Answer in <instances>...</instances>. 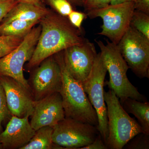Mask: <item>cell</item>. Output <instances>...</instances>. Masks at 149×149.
I'll use <instances>...</instances> for the list:
<instances>
[{
	"mask_svg": "<svg viewBox=\"0 0 149 149\" xmlns=\"http://www.w3.org/2000/svg\"><path fill=\"white\" fill-rule=\"evenodd\" d=\"M127 113H131L138 119L143 133L149 135V103L128 98L120 103Z\"/></svg>",
	"mask_w": 149,
	"mask_h": 149,
	"instance_id": "16",
	"label": "cell"
},
{
	"mask_svg": "<svg viewBox=\"0 0 149 149\" xmlns=\"http://www.w3.org/2000/svg\"><path fill=\"white\" fill-rule=\"evenodd\" d=\"M133 0H111L110 4L115 5L121 3L125 2L130 1Z\"/></svg>",
	"mask_w": 149,
	"mask_h": 149,
	"instance_id": "31",
	"label": "cell"
},
{
	"mask_svg": "<svg viewBox=\"0 0 149 149\" xmlns=\"http://www.w3.org/2000/svg\"><path fill=\"white\" fill-rule=\"evenodd\" d=\"M107 72L106 67L100 52L97 54L90 75L82 83L83 90L97 113L98 129L106 144L108 136V127L104 87Z\"/></svg>",
	"mask_w": 149,
	"mask_h": 149,
	"instance_id": "7",
	"label": "cell"
},
{
	"mask_svg": "<svg viewBox=\"0 0 149 149\" xmlns=\"http://www.w3.org/2000/svg\"><path fill=\"white\" fill-rule=\"evenodd\" d=\"M27 81L35 101L53 93H60L62 84L61 70L54 56L36 67Z\"/></svg>",
	"mask_w": 149,
	"mask_h": 149,
	"instance_id": "10",
	"label": "cell"
},
{
	"mask_svg": "<svg viewBox=\"0 0 149 149\" xmlns=\"http://www.w3.org/2000/svg\"><path fill=\"white\" fill-rule=\"evenodd\" d=\"M135 6L133 1L109 4L102 8L87 12L91 19L100 17L103 20L101 32L98 35L107 37L111 42L117 45L130 27Z\"/></svg>",
	"mask_w": 149,
	"mask_h": 149,
	"instance_id": "5",
	"label": "cell"
},
{
	"mask_svg": "<svg viewBox=\"0 0 149 149\" xmlns=\"http://www.w3.org/2000/svg\"><path fill=\"white\" fill-rule=\"evenodd\" d=\"M136 10L149 15V0H133Z\"/></svg>",
	"mask_w": 149,
	"mask_h": 149,
	"instance_id": "28",
	"label": "cell"
},
{
	"mask_svg": "<svg viewBox=\"0 0 149 149\" xmlns=\"http://www.w3.org/2000/svg\"><path fill=\"white\" fill-rule=\"evenodd\" d=\"M123 58L137 77H149V39L130 26L116 45Z\"/></svg>",
	"mask_w": 149,
	"mask_h": 149,
	"instance_id": "6",
	"label": "cell"
},
{
	"mask_svg": "<svg viewBox=\"0 0 149 149\" xmlns=\"http://www.w3.org/2000/svg\"><path fill=\"white\" fill-rule=\"evenodd\" d=\"M30 124L37 130L41 127H54L65 118L60 93H56L35 101Z\"/></svg>",
	"mask_w": 149,
	"mask_h": 149,
	"instance_id": "13",
	"label": "cell"
},
{
	"mask_svg": "<svg viewBox=\"0 0 149 149\" xmlns=\"http://www.w3.org/2000/svg\"><path fill=\"white\" fill-rule=\"evenodd\" d=\"M106 40V44L101 40H96L95 42L100 50L101 56L109 73V80L107 83L109 88L115 93L120 103L128 98L139 101H148L146 97L139 93L128 79L127 73L129 67L117 45Z\"/></svg>",
	"mask_w": 149,
	"mask_h": 149,
	"instance_id": "3",
	"label": "cell"
},
{
	"mask_svg": "<svg viewBox=\"0 0 149 149\" xmlns=\"http://www.w3.org/2000/svg\"><path fill=\"white\" fill-rule=\"evenodd\" d=\"M130 26L149 39V15L135 10L130 20Z\"/></svg>",
	"mask_w": 149,
	"mask_h": 149,
	"instance_id": "19",
	"label": "cell"
},
{
	"mask_svg": "<svg viewBox=\"0 0 149 149\" xmlns=\"http://www.w3.org/2000/svg\"><path fill=\"white\" fill-rule=\"evenodd\" d=\"M61 70V90L65 117L73 118L97 127V113L85 93L82 83L75 80L68 71L65 63L63 51L54 55Z\"/></svg>",
	"mask_w": 149,
	"mask_h": 149,
	"instance_id": "2",
	"label": "cell"
},
{
	"mask_svg": "<svg viewBox=\"0 0 149 149\" xmlns=\"http://www.w3.org/2000/svg\"><path fill=\"white\" fill-rule=\"evenodd\" d=\"M24 37L0 35V58L15 49L21 43Z\"/></svg>",
	"mask_w": 149,
	"mask_h": 149,
	"instance_id": "20",
	"label": "cell"
},
{
	"mask_svg": "<svg viewBox=\"0 0 149 149\" xmlns=\"http://www.w3.org/2000/svg\"><path fill=\"white\" fill-rule=\"evenodd\" d=\"M40 22L16 20L0 24V35L24 37Z\"/></svg>",
	"mask_w": 149,
	"mask_h": 149,
	"instance_id": "18",
	"label": "cell"
},
{
	"mask_svg": "<svg viewBox=\"0 0 149 149\" xmlns=\"http://www.w3.org/2000/svg\"><path fill=\"white\" fill-rule=\"evenodd\" d=\"M80 149H107V147L100 134L93 143Z\"/></svg>",
	"mask_w": 149,
	"mask_h": 149,
	"instance_id": "27",
	"label": "cell"
},
{
	"mask_svg": "<svg viewBox=\"0 0 149 149\" xmlns=\"http://www.w3.org/2000/svg\"><path fill=\"white\" fill-rule=\"evenodd\" d=\"M48 3L62 16L67 17L73 10L72 5L67 0H47Z\"/></svg>",
	"mask_w": 149,
	"mask_h": 149,
	"instance_id": "22",
	"label": "cell"
},
{
	"mask_svg": "<svg viewBox=\"0 0 149 149\" xmlns=\"http://www.w3.org/2000/svg\"><path fill=\"white\" fill-rule=\"evenodd\" d=\"M53 142L63 149H80L93 143L100 134L97 127L65 117L53 127Z\"/></svg>",
	"mask_w": 149,
	"mask_h": 149,
	"instance_id": "9",
	"label": "cell"
},
{
	"mask_svg": "<svg viewBox=\"0 0 149 149\" xmlns=\"http://www.w3.org/2000/svg\"><path fill=\"white\" fill-rule=\"evenodd\" d=\"M87 17V14L74 10L67 17L70 23L74 27L79 29H82L81 26L83 22Z\"/></svg>",
	"mask_w": 149,
	"mask_h": 149,
	"instance_id": "24",
	"label": "cell"
},
{
	"mask_svg": "<svg viewBox=\"0 0 149 149\" xmlns=\"http://www.w3.org/2000/svg\"><path fill=\"white\" fill-rule=\"evenodd\" d=\"M111 0H83V6L85 11L105 7L110 4Z\"/></svg>",
	"mask_w": 149,
	"mask_h": 149,
	"instance_id": "25",
	"label": "cell"
},
{
	"mask_svg": "<svg viewBox=\"0 0 149 149\" xmlns=\"http://www.w3.org/2000/svg\"><path fill=\"white\" fill-rule=\"evenodd\" d=\"M41 33L27 68L36 67L44 60L87 40L66 17L51 11L40 20Z\"/></svg>",
	"mask_w": 149,
	"mask_h": 149,
	"instance_id": "1",
	"label": "cell"
},
{
	"mask_svg": "<svg viewBox=\"0 0 149 149\" xmlns=\"http://www.w3.org/2000/svg\"><path fill=\"white\" fill-rule=\"evenodd\" d=\"M72 5L83 6V0H67Z\"/></svg>",
	"mask_w": 149,
	"mask_h": 149,
	"instance_id": "30",
	"label": "cell"
},
{
	"mask_svg": "<svg viewBox=\"0 0 149 149\" xmlns=\"http://www.w3.org/2000/svg\"><path fill=\"white\" fill-rule=\"evenodd\" d=\"M10 114L4 91L2 86L0 84V133L3 131V122L10 117Z\"/></svg>",
	"mask_w": 149,
	"mask_h": 149,
	"instance_id": "23",
	"label": "cell"
},
{
	"mask_svg": "<svg viewBox=\"0 0 149 149\" xmlns=\"http://www.w3.org/2000/svg\"><path fill=\"white\" fill-rule=\"evenodd\" d=\"M18 2L17 0H0V24L7 14Z\"/></svg>",
	"mask_w": 149,
	"mask_h": 149,
	"instance_id": "26",
	"label": "cell"
},
{
	"mask_svg": "<svg viewBox=\"0 0 149 149\" xmlns=\"http://www.w3.org/2000/svg\"><path fill=\"white\" fill-rule=\"evenodd\" d=\"M123 149H149V135L143 132L137 134L126 143Z\"/></svg>",
	"mask_w": 149,
	"mask_h": 149,
	"instance_id": "21",
	"label": "cell"
},
{
	"mask_svg": "<svg viewBox=\"0 0 149 149\" xmlns=\"http://www.w3.org/2000/svg\"><path fill=\"white\" fill-rule=\"evenodd\" d=\"M49 11L42 6L18 2L7 14L1 24L9 23L16 19L40 22Z\"/></svg>",
	"mask_w": 149,
	"mask_h": 149,
	"instance_id": "15",
	"label": "cell"
},
{
	"mask_svg": "<svg viewBox=\"0 0 149 149\" xmlns=\"http://www.w3.org/2000/svg\"><path fill=\"white\" fill-rule=\"evenodd\" d=\"M3 149L2 145V144L0 143V149Z\"/></svg>",
	"mask_w": 149,
	"mask_h": 149,
	"instance_id": "32",
	"label": "cell"
},
{
	"mask_svg": "<svg viewBox=\"0 0 149 149\" xmlns=\"http://www.w3.org/2000/svg\"><path fill=\"white\" fill-rule=\"evenodd\" d=\"M19 2H24L34 4L37 5L42 6V0H17Z\"/></svg>",
	"mask_w": 149,
	"mask_h": 149,
	"instance_id": "29",
	"label": "cell"
},
{
	"mask_svg": "<svg viewBox=\"0 0 149 149\" xmlns=\"http://www.w3.org/2000/svg\"><path fill=\"white\" fill-rule=\"evenodd\" d=\"M108 118V149H122L129 140L143 132L139 123L124 110L112 90L104 92Z\"/></svg>",
	"mask_w": 149,
	"mask_h": 149,
	"instance_id": "4",
	"label": "cell"
},
{
	"mask_svg": "<svg viewBox=\"0 0 149 149\" xmlns=\"http://www.w3.org/2000/svg\"><path fill=\"white\" fill-rule=\"evenodd\" d=\"M41 31L40 25L33 27L15 49L0 58V75L12 77L30 90L23 67L33 55Z\"/></svg>",
	"mask_w": 149,
	"mask_h": 149,
	"instance_id": "8",
	"label": "cell"
},
{
	"mask_svg": "<svg viewBox=\"0 0 149 149\" xmlns=\"http://www.w3.org/2000/svg\"><path fill=\"white\" fill-rule=\"evenodd\" d=\"M67 68L72 77L82 83L93 69L97 54L95 47L87 39L84 42L63 51Z\"/></svg>",
	"mask_w": 149,
	"mask_h": 149,
	"instance_id": "11",
	"label": "cell"
},
{
	"mask_svg": "<svg viewBox=\"0 0 149 149\" xmlns=\"http://www.w3.org/2000/svg\"><path fill=\"white\" fill-rule=\"evenodd\" d=\"M0 84L4 91L12 116L23 118L31 116L35 101L31 91L12 77L0 75Z\"/></svg>",
	"mask_w": 149,
	"mask_h": 149,
	"instance_id": "12",
	"label": "cell"
},
{
	"mask_svg": "<svg viewBox=\"0 0 149 149\" xmlns=\"http://www.w3.org/2000/svg\"><path fill=\"white\" fill-rule=\"evenodd\" d=\"M29 117L12 116L5 129L0 133L3 149H20L29 143L36 132L30 124Z\"/></svg>",
	"mask_w": 149,
	"mask_h": 149,
	"instance_id": "14",
	"label": "cell"
},
{
	"mask_svg": "<svg viewBox=\"0 0 149 149\" xmlns=\"http://www.w3.org/2000/svg\"><path fill=\"white\" fill-rule=\"evenodd\" d=\"M53 127L51 126L41 127L36 130L29 143L20 149H63L53 142Z\"/></svg>",
	"mask_w": 149,
	"mask_h": 149,
	"instance_id": "17",
	"label": "cell"
}]
</instances>
